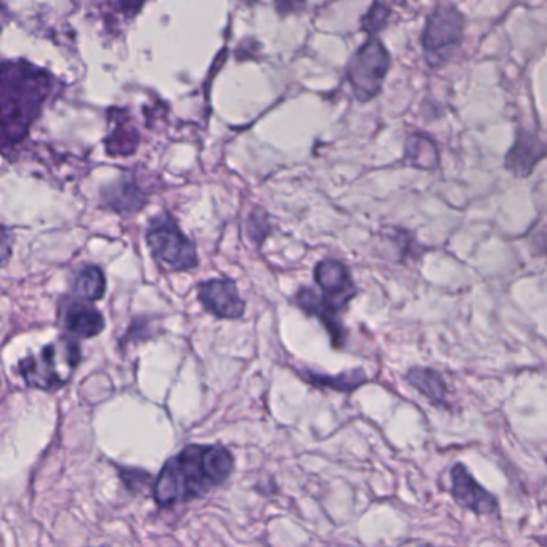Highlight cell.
I'll list each match as a JSON object with an SVG mask.
<instances>
[{
    "label": "cell",
    "mask_w": 547,
    "mask_h": 547,
    "mask_svg": "<svg viewBox=\"0 0 547 547\" xmlns=\"http://www.w3.org/2000/svg\"><path fill=\"white\" fill-rule=\"evenodd\" d=\"M235 459L220 445H190L164 464L154 482V501L161 507L187 503L222 485Z\"/></svg>",
    "instance_id": "1"
},
{
    "label": "cell",
    "mask_w": 547,
    "mask_h": 547,
    "mask_svg": "<svg viewBox=\"0 0 547 547\" xmlns=\"http://www.w3.org/2000/svg\"><path fill=\"white\" fill-rule=\"evenodd\" d=\"M79 363L81 345L69 337H60L36 355L21 360L18 374L29 387L52 392L68 384Z\"/></svg>",
    "instance_id": "2"
},
{
    "label": "cell",
    "mask_w": 547,
    "mask_h": 547,
    "mask_svg": "<svg viewBox=\"0 0 547 547\" xmlns=\"http://www.w3.org/2000/svg\"><path fill=\"white\" fill-rule=\"evenodd\" d=\"M146 243L159 264L175 272L190 270L198 265L195 244L191 243L167 212L151 220L150 228L146 231Z\"/></svg>",
    "instance_id": "3"
},
{
    "label": "cell",
    "mask_w": 547,
    "mask_h": 547,
    "mask_svg": "<svg viewBox=\"0 0 547 547\" xmlns=\"http://www.w3.org/2000/svg\"><path fill=\"white\" fill-rule=\"evenodd\" d=\"M390 55L377 39H369L353 58L349 68V81L361 102H368L381 92L385 76L389 73Z\"/></svg>",
    "instance_id": "4"
},
{
    "label": "cell",
    "mask_w": 547,
    "mask_h": 547,
    "mask_svg": "<svg viewBox=\"0 0 547 547\" xmlns=\"http://www.w3.org/2000/svg\"><path fill=\"white\" fill-rule=\"evenodd\" d=\"M464 33V17L453 5H440L427 18L426 28L422 33V47L430 65L442 63L443 52L459 44Z\"/></svg>",
    "instance_id": "5"
},
{
    "label": "cell",
    "mask_w": 547,
    "mask_h": 547,
    "mask_svg": "<svg viewBox=\"0 0 547 547\" xmlns=\"http://www.w3.org/2000/svg\"><path fill=\"white\" fill-rule=\"evenodd\" d=\"M315 281L323 291L321 302L334 315L342 312L350 300L357 296V288L350 276L349 268L337 260H321L315 268Z\"/></svg>",
    "instance_id": "6"
},
{
    "label": "cell",
    "mask_w": 547,
    "mask_h": 547,
    "mask_svg": "<svg viewBox=\"0 0 547 547\" xmlns=\"http://www.w3.org/2000/svg\"><path fill=\"white\" fill-rule=\"evenodd\" d=\"M199 300L207 312L223 320H238L246 312V302L241 299L235 281L209 280L198 289Z\"/></svg>",
    "instance_id": "7"
},
{
    "label": "cell",
    "mask_w": 547,
    "mask_h": 547,
    "mask_svg": "<svg viewBox=\"0 0 547 547\" xmlns=\"http://www.w3.org/2000/svg\"><path fill=\"white\" fill-rule=\"evenodd\" d=\"M451 493L459 506L475 514H495L498 509L495 496L488 493L462 464H456L451 471Z\"/></svg>",
    "instance_id": "8"
},
{
    "label": "cell",
    "mask_w": 547,
    "mask_h": 547,
    "mask_svg": "<svg viewBox=\"0 0 547 547\" xmlns=\"http://www.w3.org/2000/svg\"><path fill=\"white\" fill-rule=\"evenodd\" d=\"M544 158H547L546 143L535 132L519 129L514 145L506 156V169L525 179Z\"/></svg>",
    "instance_id": "9"
},
{
    "label": "cell",
    "mask_w": 547,
    "mask_h": 547,
    "mask_svg": "<svg viewBox=\"0 0 547 547\" xmlns=\"http://www.w3.org/2000/svg\"><path fill=\"white\" fill-rule=\"evenodd\" d=\"M61 325L69 334L79 339H90L98 336L105 329V318L97 308L90 304H84L82 299L77 300L66 297L61 304Z\"/></svg>",
    "instance_id": "10"
},
{
    "label": "cell",
    "mask_w": 547,
    "mask_h": 547,
    "mask_svg": "<svg viewBox=\"0 0 547 547\" xmlns=\"http://www.w3.org/2000/svg\"><path fill=\"white\" fill-rule=\"evenodd\" d=\"M297 307L302 308L310 317L320 318L321 323L328 329L334 345H341L344 341V329L337 320V315L329 312L325 305L321 304L320 296L310 288H302L296 294Z\"/></svg>",
    "instance_id": "11"
},
{
    "label": "cell",
    "mask_w": 547,
    "mask_h": 547,
    "mask_svg": "<svg viewBox=\"0 0 547 547\" xmlns=\"http://www.w3.org/2000/svg\"><path fill=\"white\" fill-rule=\"evenodd\" d=\"M406 382L418 390L422 397H426L432 405H446L448 387L437 371L429 368H413L406 374Z\"/></svg>",
    "instance_id": "12"
},
{
    "label": "cell",
    "mask_w": 547,
    "mask_h": 547,
    "mask_svg": "<svg viewBox=\"0 0 547 547\" xmlns=\"http://www.w3.org/2000/svg\"><path fill=\"white\" fill-rule=\"evenodd\" d=\"M405 163L418 169H434L438 164V151L432 138L413 134L405 143Z\"/></svg>",
    "instance_id": "13"
},
{
    "label": "cell",
    "mask_w": 547,
    "mask_h": 547,
    "mask_svg": "<svg viewBox=\"0 0 547 547\" xmlns=\"http://www.w3.org/2000/svg\"><path fill=\"white\" fill-rule=\"evenodd\" d=\"M106 280L100 268L95 265H87L77 273L74 280V294L79 299L87 302H95L105 296Z\"/></svg>",
    "instance_id": "14"
},
{
    "label": "cell",
    "mask_w": 547,
    "mask_h": 547,
    "mask_svg": "<svg viewBox=\"0 0 547 547\" xmlns=\"http://www.w3.org/2000/svg\"><path fill=\"white\" fill-rule=\"evenodd\" d=\"M106 206L118 212L138 211L143 206V196L134 185H118L105 195Z\"/></svg>",
    "instance_id": "15"
},
{
    "label": "cell",
    "mask_w": 547,
    "mask_h": 547,
    "mask_svg": "<svg viewBox=\"0 0 547 547\" xmlns=\"http://www.w3.org/2000/svg\"><path fill=\"white\" fill-rule=\"evenodd\" d=\"M308 381L312 384L323 385V387H329V389L339 390V392H353L358 389L360 385L365 384L368 381L365 371L363 369H353L349 373L341 374V376H318V374H308Z\"/></svg>",
    "instance_id": "16"
},
{
    "label": "cell",
    "mask_w": 547,
    "mask_h": 547,
    "mask_svg": "<svg viewBox=\"0 0 547 547\" xmlns=\"http://www.w3.org/2000/svg\"><path fill=\"white\" fill-rule=\"evenodd\" d=\"M248 233L252 243H256L257 246L264 243L270 233V223H268L267 214L264 211L252 212L248 223Z\"/></svg>",
    "instance_id": "17"
},
{
    "label": "cell",
    "mask_w": 547,
    "mask_h": 547,
    "mask_svg": "<svg viewBox=\"0 0 547 547\" xmlns=\"http://www.w3.org/2000/svg\"><path fill=\"white\" fill-rule=\"evenodd\" d=\"M389 17L390 10L387 9L385 5L376 2V4L371 7V10H369L365 20H363V26H365V29L369 34L377 33V31H381V29L387 25Z\"/></svg>",
    "instance_id": "18"
},
{
    "label": "cell",
    "mask_w": 547,
    "mask_h": 547,
    "mask_svg": "<svg viewBox=\"0 0 547 547\" xmlns=\"http://www.w3.org/2000/svg\"><path fill=\"white\" fill-rule=\"evenodd\" d=\"M2 252H4V265L7 264V260H9L10 252H9V236H7V228H4V246H2Z\"/></svg>",
    "instance_id": "19"
},
{
    "label": "cell",
    "mask_w": 547,
    "mask_h": 547,
    "mask_svg": "<svg viewBox=\"0 0 547 547\" xmlns=\"http://www.w3.org/2000/svg\"><path fill=\"white\" fill-rule=\"evenodd\" d=\"M140 2H142V0H135V4H140Z\"/></svg>",
    "instance_id": "20"
}]
</instances>
